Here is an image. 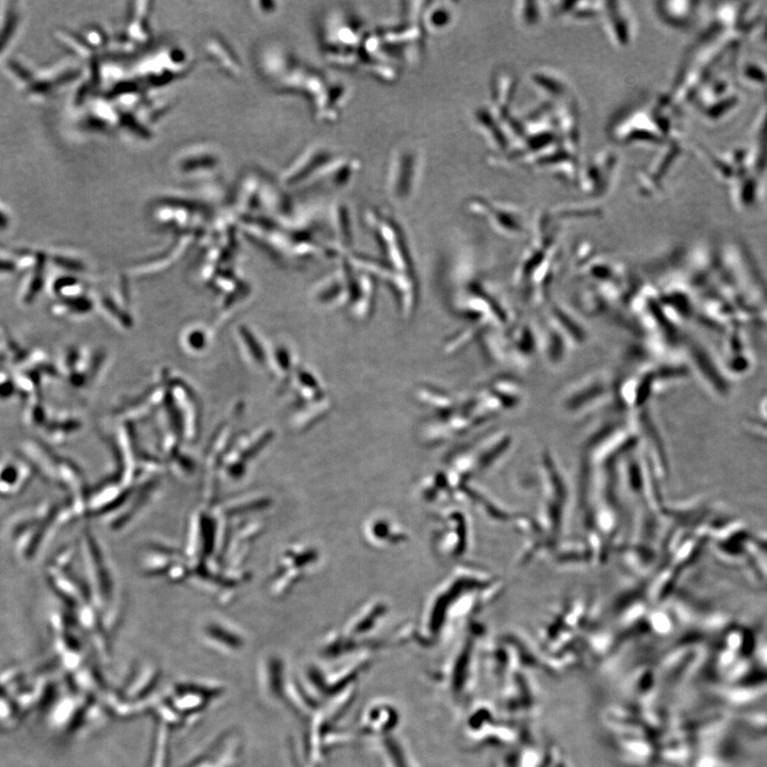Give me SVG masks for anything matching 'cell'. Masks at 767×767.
<instances>
[{
    "mask_svg": "<svg viewBox=\"0 0 767 767\" xmlns=\"http://www.w3.org/2000/svg\"><path fill=\"white\" fill-rule=\"evenodd\" d=\"M454 21V9L452 4H433L432 7L424 10L420 23L422 27L430 34H438L449 28Z\"/></svg>",
    "mask_w": 767,
    "mask_h": 767,
    "instance_id": "4",
    "label": "cell"
},
{
    "mask_svg": "<svg viewBox=\"0 0 767 767\" xmlns=\"http://www.w3.org/2000/svg\"><path fill=\"white\" fill-rule=\"evenodd\" d=\"M24 20L21 3L0 2V57L8 51L18 37Z\"/></svg>",
    "mask_w": 767,
    "mask_h": 767,
    "instance_id": "3",
    "label": "cell"
},
{
    "mask_svg": "<svg viewBox=\"0 0 767 767\" xmlns=\"http://www.w3.org/2000/svg\"><path fill=\"white\" fill-rule=\"evenodd\" d=\"M65 65L56 64L50 68H39L29 64L18 57L11 58L6 64L8 76L14 81L16 87L28 97V99L41 101L51 96L53 91L62 84L65 77H70V72L65 73Z\"/></svg>",
    "mask_w": 767,
    "mask_h": 767,
    "instance_id": "1",
    "label": "cell"
},
{
    "mask_svg": "<svg viewBox=\"0 0 767 767\" xmlns=\"http://www.w3.org/2000/svg\"><path fill=\"white\" fill-rule=\"evenodd\" d=\"M10 222V216L8 214V210L4 207L2 203H0V230H2L3 227L7 226Z\"/></svg>",
    "mask_w": 767,
    "mask_h": 767,
    "instance_id": "5",
    "label": "cell"
},
{
    "mask_svg": "<svg viewBox=\"0 0 767 767\" xmlns=\"http://www.w3.org/2000/svg\"><path fill=\"white\" fill-rule=\"evenodd\" d=\"M421 156L413 146H401L389 161L387 189L391 198L398 202L409 200L418 186Z\"/></svg>",
    "mask_w": 767,
    "mask_h": 767,
    "instance_id": "2",
    "label": "cell"
}]
</instances>
